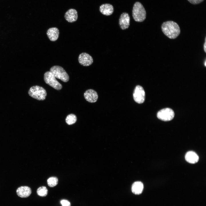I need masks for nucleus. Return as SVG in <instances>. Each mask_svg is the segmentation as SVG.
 <instances>
[{
    "mask_svg": "<svg viewBox=\"0 0 206 206\" xmlns=\"http://www.w3.org/2000/svg\"><path fill=\"white\" fill-rule=\"evenodd\" d=\"M161 30L163 33L170 39H175L180 34V29L176 22L168 21L163 22L161 26Z\"/></svg>",
    "mask_w": 206,
    "mask_h": 206,
    "instance_id": "f257e3e1",
    "label": "nucleus"
},
{
    "mask_svg": "<svg viewBox=\"0 0 206 206\" xmlns=\"http://www.w3.org/2000/svg\"><path fill=\"white\" fill-rule=\"evenodd\" d=\"M132 15L134 20L137 22H142L145 19L146 11L140 2H136L134 4L132 10Z\"/></svg>",
    "mask_w": 206,
    "mask_h": 206,
    "instance_id": "f03ea898",
    "label": "nucleus"
},
{
    "mask_svg": "<svg viewBox=\"0 0 206 206\" xmlns=\"http://www.w3.org/2000/svg\"><path fill=\"white\" fill-rule=\"evenodd\" d=\"M28 94L31 97L39 100H45L47 96L45 90L38 86L31 87L28 91Z\"/></svg>",
    "mask_w": 206,
    "mask_h": 206,
    "instance_id": "7ed1b4c3",
    "label": "nucleus"
},
{
    "mask_svg": "<svg viewBox=\"0 0 206 206\" xmlns=\"http://www.w3.org/2000/svg\"><path fill=\"white\" fill-rule=\"evenodd\" d=\"M50 72L56 78L59 79L64 82H68L69 79V75L62 67L55 66L52 67Z\"/></svg>",
    "mask_w": 206,
    "mask_h": 206,
    "instance_id": "20e7f679",
    "label": "nucleus"
},
{
    "mask_svg": "<svg viewBox=\"0 0 206 206\" xmlns=\"http://www.w3.org/2000/svg\"><path fill=\"white\" fill-rule=\"evenodd\" d=\"M44 80L46 84L56 90H59L62 88V85L56 80L50 71H47L45 73Z\"/></svg>",
    "mask_w": 206,
    "mask_h": 206,
    "instance_id": "39448f33",
    "label": "nucleus"
},
{
    "mask_svg": "<svg viewBox=\"0 0 206 206\" xmlns=\"http://www.w3.org/2000/svg\"><path fill=\"white\" fill-rule=\"evenodd\" d=\"M174 115L173 111L169 108L161 109L158 112L157 114L159 119L165 121L171 120L174 118Z\"/></svg>",
    "mask_w": 206,
    "mask_h": 206,
    "instance_id": "423d86ee",
    "label": "nucleus"
},
{
    "mask_svg": "<svg viewBox=\"0 0 206 206\" xmlns=\"http://www.w3.org/2000/svg\"><path fill=\"white\" fill-rule=\"evenodd\" d=\"M133 97L134 101L138 104L143 103L145 100V94L143 87L140 85H137L135 88Z\"/></svg>",
    "mask_w": 206,
    "mask_h": 206,
    "instance_id": "0eeeda50",
    "label": "nucleus"
},
{
    "mask_svg": "<svg viewBox=\"0 0 206 206\" xmlns=\"http://www.w3.org/2000/svg\"><path fill=\"white\" fill-rule=\"evenodd\" d=\"M78 61L82 65L87 66L91 65L93 62L92 57L86 53H82L78 56Z\"/></svg>",
    "mask_w": 206,
    "mask_h": 206,
    "instance_id": "6e6552de",
    "label": "nucleus"
},
{
    "mask_svg": "<svg viewBox=\"0 0 206 206\" xmlns=\"http://www.w3.org/2000/svg\"><path fill=\"white\" fill-rule=\"evenodd\" d=\"M130 17L129 14L123 12L120 15L119 24L121 29L124 30L128 28L130 24Z\"/></svg>",
    "mask_w": 206,
    "mask_h": 206,
    "instance_id": "1a4fd4ad",
    "label": "nucleus"
},
{
    "mask_svg": "<svg viewBox=\"0 0 206 206\" xmlns=\"http://www.w3.org/2000/svg\"><path fill=\"white\" fill-rule=\"evenodd\" d=\"M84 96L87 101L91 103L96 102L98 98L97 92L91 89L86 90L84 93Z\"/></svg>",
    "mask_w": 206,
    "mask_h": 206,
    "instance_id": "9d476101",
    "label": "nucleus"
},
{
    "mask_svg": "<svg viewBox=\"0 0 206 206\" xmlns=\"http://www.w3.org/2000/svg\"><path fill=\"white\" fill-rule=\"evenodd\" d=\"M64 17L68 22L70 23L74 22L76 21L78 19L77 12L75 9H70L65 13Z\"/></svg>",
    "mask_w": 206,
    "mask_h": 206,
    "instance_id": "9b49d317",
    "label": "nucleus"
},
{
    "mask_svg": "<svg viewBox=\"0 0 206 206\" xmlns=\"http://www.w3.org/2000/svg\"><path fill=\"white\" fill-rule=\"evenodd\" d=\"M17 195L21 198L28 197L31 193V189L27 186H22L17 188L16 191Z\"/></svg>",
    "mask_w": 206,
    "mask_h": 206,
    "instance_id": "f8f14e48",
    "label": "nucleus"
},
{
    "mask_svg": "<svg viewBox=\"0 0 206 206\" xmlns=\"http://www.w3.org/2000/svg\"><path fill=\"white\" fill-rule=\"evenodd\" d=\"M99 10L102 14L106 16H109L113 13L114 8L112 5L106 3L102 5L100 7Z\"/></svg>",
    "mask_w": 206,
    "mask_h": 206,
    "instance_id": "ddd939ff",
    "label": "nucleus"
},
{
    "mask_svg": "<svg viewBox=\"0 0 206 206\" xmlns=\"http://www.w3.org/2000/svg\"><path fill=\"white\" fill-rule=\"evenodd\" d=\"M47 34L50 41H55L58 38L59 34V30L56 27L49 28L47 31Z\"/></svg>",
    "mask_w": 206,
    "mask_h": 206,
    "instance_id": "4468645a",
    "label": "nucleus"
},
{
    "mask_svg": "<svg viewBox=\"0 0 206 206\" xmlns=\"http://www.w3.org/2000/svg\"><path fill=\"white\" fill-rule=\"evenodd\" d=\"M185 159L188 162L194 164L197 162L199 158L196 153L192 151H190L186 154Z\"/></svg>",
    "mask_w": 206,
    "mask_h": 206,
    "instance_id": "2eb2a0df",
    "label": "nucleus"
},
{
    "mask_svg": "<svg viewBox=\"0 0 206 206\" xmlns=\"http://www.w3.org/2000/svg\"><path fill=\"white\" fill-rule=\"evenodd\" d=\"M143 188V185L142 183L140 181H136L133 184L131 190L134 194H139L142 193Z\"/></svg>",
    "mask_w": 206,
    "mask_h": 206,
    "instance_id": "dca6fc26",
    "label": "nucleus"
},
{
    "mask_svg": "<svg viewBox=\"0 0 206 206\" xmlns=\"http://www.w3.org/2000/svg\"><path fill=\"white\" fill-rule=\"evenodd\" d=\"M77 117L74 114H70L68 115L66 119V122L67 124L69 125L73 124L77 121Z\"/></svg>",
    "mask_w": 206,
    "mask_h": 206,
    "instance_id": "f3484780",
    "label": "nucleus"
},
{
    "mask_svg": "<svg viewBox=\"0 0 206 206\" xmlns=\"http://www.w3.org/2000/svg\"><path fill=\"white\" fill-rule=\"evenodd\" d=\"M48 185L52 187L56 185L58 182V178L55 177H52L49 178L47 181Z\"/></svg>",
    "mask_w": 206,
    "mask_h": 206,
    "instance_id": "a211bd4d",
    "label": "nucleus"
},
{
    "mask_svg": "<svg viewBox=\"0 0 206 206\" xmlns=\"http://www.w3.org/2000/svg\"><path fill=\"white\" fill-rule=\"evenodd\" d=\"M37 195L40 196H46L48 193V190L45 186H41L39 187L37 190Z\"/></svg>",
    "mask_w": 206,
    "mask_h": 206,
    "instance_id": "6ab92c4d",
    "label": "nucleus"
},
{
    "mask_svg": "<svg viewBox=\"0 0 206 206\" xmlns=\"http://www.w3.org/2000/svg\"><path fill=\"white\" fill-rule=\"evenodd\" d=\"M60 203L62 206H70V203L68 201L66 200H62L60 201Z\"/></svg>",
    "mask_w": 206,
    "mask_h": 206,
    "instance_id": "aec40b11",
    "label": "nucleus"
},
{
    "mask_svg": "<svg viewBox=\"0 0 206 206\" xmlns=\"http://www.w3.org/2000/svg\"><path fill=\"white\" fill-rule=\"evenodd\" d=\"M191 3L195 5L199 4L204 0H187Z\"/></svg>",
    "mask_w": 206,
    "mask_h": 206,
    "instance_id": "412c9836",
    "label": "nucleus"
},
{
    "mask_svg": "<svg viewBox=\"0 0 206 206\" xmlns=\"http://www.w3.org/2000/svg\"><path fill=\"white\" fill-rule=\"evenodd\" d=\"M206 37H205V42L204 43V50L205 53L206 52Z\"/></svg>",
    "mask_w": 206,
    "mask_h": 206,
    "instance_id": "4be33fe9",
    "label": "nucleus"
},
{
    "mask_svg": "<svg viewBox=\"0 0 206 206\" xmlns=\"http://www.w3.org/2000/svg\"><path fill=\"white\" fill-rule=\"evenodd\" d=\"M205 66H206V61H205Z\"/></svg>",
    "mask_w": 206,
    "mask_h": 206,
    "instance_id": "5701e85b",
    "label": "nucleus"
}]
</instances>
